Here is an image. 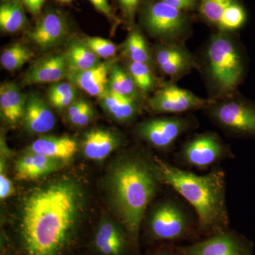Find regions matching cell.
Returning <instances> with one entry per match:
<instances>
[{
  "mask_svg": "<svg viewBox=\"0 0 255 255\" xmlns=\"http://www.w3.org/2000/svg\"><path fill=\"white\" fill-rule=\"evenodd\" d=\"M82 209V191L71 181H56L30 193L20 222L25 255H61L71 241Z\"/></svg>",
  "mask_w": 255,
  "mask_h": 255,
  "instance_id": "obj_1",
  "label": "cell"
},
{
  "mask_svg": "<svg viewBox=\"0 0 255 255\" xmlns=\"http://www.w3.org/2000/svg\"><path fill=\"white\" fill-rule=\"evenodd\" d=\"M162 184L173 189L189 203L196 215L199 235L209 237L229 227L224 171L215 167L199 175L155 157Z\"/></svg>",
  "mask_w": 255,
  "mask_h": 255,
  "instance_id": "obj_2",
  "label": "cell"
},
{
  "mask_svg": "<svg viewBox=\"0 0 255 255\" xmlns=\"http://www.w3.org/2000/svg\"><path fill=\"white\" fill-rule=\"evenodd\" d=\"M160 183L155 159L150 162L140 156H127L112 170L111 189L114 206L134 241Z\"/></svg>",
  "mask_w": 255,
  "mask_h": 255,
  "instance_id": "obj_3",
  "label": "cell"
},
{
  "mask_svg": "<svg viewBox=\"0 0 255 255\" xmlns=\"http://www.w3.org/2000/svg\"><path fill=\"white\" fill-rule=\"evenodd\" d=\"M229 33L219 31L213 35L206 50L210 79L222 94L234 91L243 73L241 53Z\"/></svg>",
  "mask_w": 255,
  "mask_h": 255,
  "instance_id": "obj_4",
  "label": "cell"
},
{
  "mask_svg": "<svg viewBox=\"0 0 255 255\" xmlns=\"http://www.w3.org/2000/svg\"><path fill=\"white\" fill-rule=\"evenodd\" d=\"M148 232L154 241L175 243L193 239L199 235L197 222L182 203L165 199L152 209Z\"/></svg>",
  "mask_w": 255,
  "mask_h": 255,
  "instance_id": "obj_5",
  "label": "cell"
},
{
  "mask_svg": "<svg viewBox=\"0 0 255 255\" xmlns=\"http://www.w3.org/2000/svg\"><path fill=\"white\" fill-rule=\"evenodd\" d=\"M140 19L150 36L167 43H175L185 36L191 25L189 12L176 9L160 0L142 1Z\"/></svg>",
  "mask_w": 255,
  "mask_h": 255,
  "instance_id": "obj_6",
  "label": "cell"
},
{
  "mask_svg": "<svg viewBox=\"0 0 255 255\" xmlns=\"http://www.w3.org/2000/svg\"><path fill=\"white\" fill-rule=\"evenodd\" d=\"M230 153L217 134L206 132L196 135L184 145L181 158L190 167L206 169L230 156Z\"/></svg>",
  "mask_w": 255,
  "mask_h": 255,
  "instance_id": "obj_7",
  "label": "cell"
},
{
  "mask_svg": "<svg viewBox=\"0 0 255 255\" xmlns=\"http://www.w3.org/2000/svg\"><path fill=\"white\" fill-rule=\"evenodd\" d=\"M179 249L182 255H253L251 243L229 228Z\"/></svg>",
  "mask_w": 255,
  "mask_h": 255,
  "instance_id": "obj_8",
  "label": "cell"
},
{
  "mask_svg": "<svg viewBox=\"0 0 255 255\" xmlns=\"http://www.w3.org/2000/svg\"><path fill=\"white\" fill-rule=\"evenodd\" d=\"M197 9L204 21L220 31H236L247 20L246 9L239 0H199Z\"/></svg>",
  "mask_w": 255,
  "mask_h": 255,
  "instance_id": "obj_9",
  "label": "cell"
},
{
  "mask_svg": "<svg viewBox=\"0 0 255 255\" xmlns=\"http://www.w3.org/2000/svg\"><path fill=\"white\" fill-rule=\"evenodd\" d=\"M210 115L224 130L233 133L255 134V109L236 100L223 101L209 107Z\"/></svg>",
  "mask_w": 255,
  "mask_h": 255,
  "instance_id": "obj_10",
  "label": "cell"
},
{
  "mask_svg": "<svg viewBox=\"0 0 255 255\" xmlns=\"http://www.w3.org/2000/svg\"><path fill=\"white\" fill-rule=\"evenodd\" d=\"M191 123L184 117H163L150 119L139 126L140 137L156 148L167 150L189 130Z\"/></svg>",
  "mask_w": 255,
  "mask_h": 255,
  "instance_id": "obj_11",
  "label": "cell"
},
{
  "mask_svg": "<svg viewBox=\"0 0 255 255\" xmlns=\"http://www.w3.org/2000/svg\"><path fill=\"white\" fill-rule=\"evenodd\" d=\"M214 103L213 100L201 98L189 90L170 84L157 90L149 102L152 110L164 114H179L199 109H208Z\"/></svg>",
  "mask_w": 255,
  "mask_h": 255,
  "instance_id": "obj_12",
  "label": "cell"
},
{
  "mask_svg": "<svg viewBox=\"0 0 255 255\" xmlns=\"http://www.w3.org/2000/svg\"><path fill=\"white\" fill-rule=\"evenodd\" d=\"M153 60L162 73L173 80L182 78L196 67L195 60L189 50L175 43H164L156 47Z\"/></svg>",
  "mask_w": 255,
  "mask_h": 255,
  "instance_id": "obj_13",
  "label": "cell"
},
{
  "mask_svg": "<svg viewBox=\"0 0 255 255\" xmlns=\"http://www.w3.org/2000/svg\"><path fill=\"white\" fill-rule=\"evenodd\" d=\"M68 33L66 18L60 11L50 10L30 30L28 37L40 49H50L63 41Z\"/></svg>",
  "mask_w": 255,
  "mask_h": 255,
  "instance_id": "obj_14",
  "label": "cell"
},
{
  "mask_svg": "<svg viewBox=\"0 0 255 255\" xmlns=\"http://www.w3.org/2000/svg\"><path fill=\"white\" fill-rule=\"evenodd\" d=\"M70 75L68 61L65 54H54L35 63L24 78L26 85L56 82Z\"/></svg>",
  "mask_w": 255,
  "mask_h": 255,
  "instance_id": "obj_15",
  "label": "cell"
},
{
  "mask_svg": "<svg viewBox=\"0 0 255 255\" xmlns=\"http://www.w3.org/2000/svg\"><path fill=\"white\" fill-rule=\"evenodd\" d=\"M22 120L26 130L33 133L50 131L55 124V117L50 106L39 96L28 97Z\"/></svg>",
  "mask_w": 255,
  "mask_h": 255,
  "instance_id": "obj_16",
  "label": "cell"
},
{
  "mask_svg": "<svg viewBox=\"0 0 255 255\" xmlns=\"http://www.w3.org/2000/svg\"><path fill=\"white\" fill-rule=\"evenodd\" d=\"M112 63H100L93 68L69 75L72 83L92 97L103 95L109 87Z\"/></svg>",
  "mask_w": 255,
  "mask_h": 255,
  "instance_id": "obj_17",
  "label": "cell"
},
{
  "mask_svg": "<svg viewBox=\"0 0 255 255\" xmlns=\"http://www.w3.org/2000/svg\"><path fill=\"white\" fill-rule=\"evenodd\" d=\"M95 246L102 255H124L128 249L129 241L119 226L113 223L105 222L96 233Z\"/></svg>",
  "mask_w": 255,
  "mask_h": 255,
  "instance_id": "obj_18",
  "label": "cell"
},
{
  "mask_svg": "<svg viewBox=\"0 0 255 255\" xmlns=\"http://www.w3.org/2000/svg\"><path fill=\"white\" fill-rule=\"evenodd\" d=\"M26 100V96L16 84H2L0 87V112L3 120L10 125H15L23 119Z\"/></svg>",
  "mask_w": 255,
  "mask_h": 255,
  "instance_id": "obj_19",
  "label": "cell"
},
{
  "mask_svg": "<svg viewBox=\"0 0 255 255\" xmlns=\"http://www.w3.org/2000/svg\"><path fill=\"white\" fill-rule=\"evenodd\" d=\"M61 161L31 152L18 159L16 164V177L23 180H31L55 172Z\"/></svg>",
  "mask_w": 255,
  "mask_h": 255,
  "instance_id": "obj_20",
  "label": "cell"
},
{
  "mask_svg": "<svg viewBox=\"0 0 255 255\" xmlns=\"http://www.w3.org/2000/svg\"><path fill=\"white\" fill-rule=\"evenodd\" d=\"M31 152L41 154L58 160L71 159L78 151L77 142L72 137H41L31 144Z\"/></svg>",
  "mask_w": 255,
  "mask_h": 255,
  "instance_id": "obj_21",
  "label": "cell"
},
{
  "mask_svg": "<svg viewBox=\"0 0 255 255\" xmlns=\"http://www.w3.org/2000/svg\"><path fill=\"white\" fill-rule=\"evenodd\" d=\"M119 144V137L113 132L104 129H92L84 137V152L88 158L101 160L115 150Z\"/></svg>",
  "mask_w": 255,
  "mask_h": 255,
  "instance_id": "obj_22",
  "label": "cell"
},
{
  "mask_svg": "<svg viewBox=\"0 0 255 255\" xmlns=\"http://www.w3.org/2000/svg\"><path fill=\"white\" fill-rule=\"evenodd\" d=\"M100 98L102 107L116 120L128 122L136 117L139 112V102L107 90Z\"/></svg>",
  "mask_w": 255,
  "mask_h": 255,
  "instance_id": "obj_23",
  "label": "cell"
},
{
  "mask_svg": "<svg viewBox=\"0 0 255 255\" xmlns=\"http://www.w3.org/2000/svg\"><path fill=\"white\" fill-rule=\"evenodd\" d=\"M22 1L4 0L0 6V28L5 33L22 31L28 25Z\"/></svg>",
  "mask_w": 255,
  "mask_h": 255,
  "instance_id": "obj_24",
  "label": "cell"
},
{
  "mask_svg": "<svg viewBox=\"0 0 255 255\" xmlns=\"http://www.w3.org/2000/svg\"><path fill=\"white\" fill-rule=\"evenodd\" d=\"M70 74L84 71L100 63V57L94 53L85 42H74L65 53Z\"/></svg>",
  "mask_w": 255,
  "mask_h": 255,
  "instance_id": "obj_25",
  "label": "cell"
},
{
  "mask_svg": "<svg viewBox=\"0 0 255 255\" xmlns=\"http://www.w3.org/2000/svg\"><path fill=\"white\" fill-rule=\"evenodd\" d=\"M109 89L117 95L132 99L137 102L141 101V92L135 85L130 74L118 64L114 63L111 69Z\"/></svg>",
  "mask_w": 255,
  "mask_h": 255,
  "instance_id": "obj_26",
  "label": "cell"
},
{
  "mask_svg": "<svg viewBox=\"0 0 255 255\" xmlns=\"http://www.w3.org/2000/svg\"><path fill=\"white\" fill-rule=\"evenodd\" d=\"M124 52L131 61L146 64L149 66L152 65L150 50L142 33L137 28H133L129 33L124 43Z\"/></svg>",
  "mask_w": 255,
  "mask_h": 255,
  "instance_id": "obj_27",
  "label": "cell"
},
{
  "mask_svg": "<svg viewBox=\"0 0 255 255\" xmlns=\"http://www.w3.org/2000/svg\"><path fill=\"white\" fill-rule=\"evenodd\" d=\"M32 56L33 53L27 47L21 43H14L1 53L0 63L6 70L15 71L22 68L31 60Z\"/></svg>",
  "mask_w": 255,
  "mask_h": 255,
  "instance_id": "obj_28",
  "label": "cell"
},
{
  "mask_svg": "<svg viewBox=\"0 0 255 255\" xmlns=\"http://www.w3.org/2000/svg\"><path fill=\"white\" fill-rule=\"evenodd\" d=\"M48 97L50 103L55 108H68L76 101V87L72 82H58L50 86Z\"/></svg>",
  "mask_w": 255,
  "mask_h": 255,
  "instance_id": "obj_29",
  "label": "cell"
},
{
  "mask_svg": "<svg viewBox=\"0 0 255 255\" xmlns=\"http://www.w3.org/2000/svg\"><path fill=\"white\" fill-rule=\"evenodd\" d=\"M128 73L141 93L147 94L152 92L155 87V80L151 71L150 66L144 63L130 60L127 66Z\"/></svg>",
  "mask_w": 255,
  "mask_h": 255,
  "instance_id": "obj_30",
  "label": "cell"
},
{
  "mask_svg": "<svg viewBox=\"0 0 255 255\" xmlns=\"http://www.w3.org/2000/svg\"><path fill=\"white\" fill-rule=\"evenodd\" d=\"M84 42L97 56L105 59L112 58L117 51L113 42L101 37H87Z\"/></svg>",
  "mask_w": 255,
  "mask_h": 255,
  "instance_id": "obj_31",
  "label": "cell"
},
{
  "mask_svg": "<svg viewBox=\"0 0 255 255\" xmlns=\"http://www.w3.org/2000/svg\"><path fill=\"white\" fill-rule=\"evenodd\" d=\"M119 6L129 23L134 21L137 11L140 9L142 0H117Z\"/></svg>",
  "mask_w": 255,
  "mask_h": 255,
  "instance_id": "obj_32",
  "label": "cell"
},
{
  "mask_svg": "<svg viewBox=\"0 0 255 255\" xmlns=\"http://www.w3.org/2000/svg\"><path fill=\"white\" fill-rule=\"evenodd\" d=\"M4 163L1 161V168H0V199H6L12 195L14 193V187L11 180L6 177L4 172Z\"/></svg>",
  "mask_w": 255,
  "mask_h": 255,
  "instance_id": "obj_33",
  "label": "cell"
},
{
  "mask_svg": "<svg viewBox=\"0 0 255 255\" xmlns=\"http://www.w3.org/2000/svg\"><path fill=\"white\" fill-rule=\"evenodd\" d=\"M166 4L170 5L182 11H189L197 9L199 0H160Z\"/></svg>",
  "mask_w": 255,
  "mask_h": 255,
  "instance_id": "obj_34",
  "label": "cell"
},
{
  "mask_svg": "<svg viewBox=\"0 0 255 255\" xmlns=\"http://www.w3.org/2000/svg\"><path fill=\"white\" fill-rule=\"evenodd\" d=\"M93 116V110L91 106L87 104L86 107L83 109L74 118L70 119V122L74 125L79 127H86L87 124L90 123Z\"/></svg>",
  "mask_w": 255,
  "mask_h": 255,
  "instance_id": "obj_35",
  "label": "cell"
},
{
  "mask_svg": "<svg viewBox=\"0 0 255 255\" xmlns=\"http://www.w3.org/2000/svg\"><path fill=\"white\" fill-rule=\"evenodd\" d=\"M89 1L95 6L97 11H100L110 19L116 20L113 9L109 3L108 0H89Z\"/></svg>",
  "mask_w": 255,
  "mask_h": 255,
  "instance_id": "obj_36",
  "label": "cell"
},
{
  "mask_svg": "<svg viewBox=\"0 0 255 255\" xmlns=\"http://www.w3.org/2000/svg\"><path fill=\"white\" fill-rule=\"evenodd\" d=\"M45 1L46 0H21L23 6L33 16L40 14Z\"/></svg>",
  "mask_w": 255,
  "mask_h": 255,
  "instance_id": "obj_37",
  "label": "cell"
},
{
  "mask_svg": "<svg viewBox=\"0 0 255 255\" xmlns=\"http://www.w3.org/2000/svg\"><path fill=\"white\" fill-rule=\"evenodd\" d=\"M87 104L88 103H87L86 101L83 100H76L74 103L72 104V105L68 107V112H67L69 120L76 117V116L86 107Z\"/></svg>",
  "mask_w": 255,
  "mask_h": 255,
  "instance_id": "obj_38",
  "label": "cell"
},
{
  "mask_svg": "<svg viewBox=\"0 0 255 255\" xmlns=\"http://www.w3.org/2000/svg\"><path fill=\"white\" fill-rule=\"evenodd\" d=\"M151 255H182L179 251V247L167 245L161 249L158 250Z\"/></svg>",
  "mask_w": 255,
  "mask_h": 255,
  "instance_id": "obj_39",
  "label": "cell"
},
{
  "mask_svg": "<svg viewBox=\"0 0 255 255\" xmlns=\"http://www.w3.org/2000/svg\"><path fill=\"white\" fill-rule=\"evenodd\" d=\"M56 1H59V2L65 3V4H66V3L72 2L73 0H56Z\"/></svg>",
  "mask_w": 255,
  "mask_h": 255,
  "instance_id": "obj_40",
  "label": "cell"
}]
</instances>
